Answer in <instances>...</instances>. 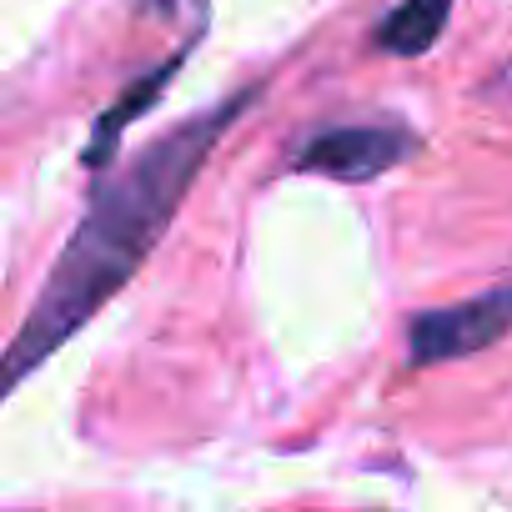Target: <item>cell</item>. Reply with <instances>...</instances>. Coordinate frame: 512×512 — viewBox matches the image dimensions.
<instances>
[{
  "instance_id": "6da1fadb",
  "label": "cell",
  "mask_w": 512,
  "mask_h": 512,
  "mask_svg": "<svg viewBox=\"0 0 512 512\" xmlns=\"http://www.w3.org/2000/svg\"><path fill=\"white\" fill-rule=\"evenodd\" d=\"M262 96V86H246L241 96H226L216 111L181 121L161 141H151L116 181H101L91 196V211L71 231L66 251L46 287L36 292L21 332L6 347V387L16 392L71 332H81L161 246L171 216L181 211L191 181L201 176L211 146L241 121V111Z\"/></svg>"
},
{
  "instance_id": "5b68a950",
  "label": "cell",
  "mask_w": 512,
  "mask_h": 512,
  "mask_svg": "<svg viewBox=\"0 0 512 512\" xmlns=\"http://www.w3.org/2000/svg\"><path fill=\"white\" fill-rule=\"evenodd\" d=\"M447 16H452V0H402V6L382 16L372 41L387 56H427L437 36L447 31Z\"/></svg>"
},
{
  "instance_id": "277c9868",
  "label": "cell",
  "mask_w": 512,
  "mask_h": 512,
  "mask_svg": "<svg viewBox=\"0 0 512 512\" xmlns=\"http://www.w3.org/2000/svg\"><path fill=\"white\" fill-rule=\"evenodd\" d=\"M181 61H186V51H176L171 61H161V66H151L141 81H131L106 111H101V121H96V131H91V141H86V166L91 171H101L111 156H116V146H121V131L126 126H136L156 101H161V91L171 86V76L181 71Z\"/></svg>"
},
{
  "instance_id": "7a4b0ae2",
  "label": "cell",
  "mask_w": 512,
  "mask_h": 512,
  "mask_svg": "<svg viewBox=\"0 0 512 512\" xmlns=\"http://www.w3.org/2000/svg\"><path fill=\"white\" fill-rule=\"evenodd\" d=\"M512 332V282L492 287L482 297L452 302V307H427L407 322V362L432 367V362H462L472 352H487Z\"/></svg>"
},
{
  "instance_id": "3957f363",
  "label": "cell",
  "mask_w": 512,
  "mask_h": 512,
  "mask_svg": "<svg viewBox=\"0 0 512 512\" xmlns=\"http://www.w3.org/2000/svg\"><path fill=\"white\" fill-rule=\"evenodd\" d=\"M412 156H417V136L407 126H327L297 146L292 171L332 176V181H377Z\"/></svg>"
}]
</instances>
